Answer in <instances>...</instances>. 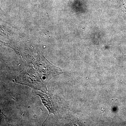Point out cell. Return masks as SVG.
Masks as SVG:
<instances>
[{
    "label": "cell",
    "mask_w": 126,
    "mask_h": 126,
    "mask_svg": "<svg viewBox=\"0 0 126 126\" xmlns=\"http://www.w3.org/2000/svg\"><path fill=\"white\" fill-rule=\"evenodd\" d=\"M37 94L40 97L43 103L48 109L49 112V114H50L51 113H55V104L54 103H53V102L50 100L49 98L47 97V96L45 94H43L41 93H38Z\"/></svg>",
    "instance_id": "1"
}]
</instances>
